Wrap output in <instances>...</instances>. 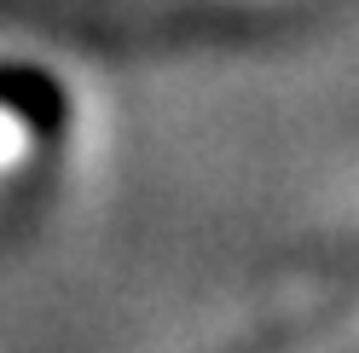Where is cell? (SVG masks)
Masks as SVG:
<instances>
[{"label":"cell","mask_w":359,"mask_h":353,"mask_svg":"<svg viewBox=\"0 0 359 353\" xmlns=\"http://www.w3.org/2000/svg\"><path fill=\"white\" fill-rule=\"evenodd\" d=\"M302 0H0V24H29L76 41H215L273 24Z\"/></svg>","instance_id":"cell-1"},{"label":"cell","mask_w":359,"mask_h":353,"mask_svg":"<svg viewBox=\"0 0 359 353\" xmlns=\"http://www.w3.org/2000/svg\"><path fill=\"white\" fill-rule=\"evenodd\" d=\"M243 353H359V261L336 284H325L319 296L290 307Z\"/></svg>","instance_id":"cell-3"},{"label":"cell","mask_w":359,"mask_h":353,"mask_svg":"<svg viewBox=\"0 0 359 353\" xmlns=\"http://www.w3.org/2000/svg\"><path fill=\"white\" fill-rule=\"evenodd\" d=\"M70 151V104L47 76H0V220L29 214Z\"/></svg>","instance_id":"cell-2"}]
</instances>
